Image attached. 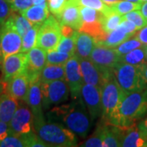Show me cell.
<instances>
[{
  "label": "cell",
  "instance_id": "6da1fadb",
  "mask_svg": "<svg viewBox=\"0 0 147 147\" xmlns=\"http://www.w3.org/2000/svg\"><path fill=\"white\" fill-rule=\"evenodd\" d=\"M47 117L49 121L63 123L64 126L81 137H87L92 123V119L81 97L68 104L53 106L47 113Z\"/></svg>",
  "mask_w": 147,
  "mask_h": 147
},
{
  "label": "cell",
  "instance_id": "7a4b0ae2",
  "mask_svg": "<svg viewBox=\"0 0 147 147\" xmlns=\"http://www.w3.org/2000/svg\"><path fill=\"white\" fill-rule=\"evenodd\" d=\"M100 89L102 119L107 123L118 127L119 121V106L125 94L117 82L114 70L107 74Z\"/></svg>",
  "mask_w": 147,
  "mask_h": 147
},
{
  "label": "cell",
  "instance_id": "3957f363",
  "mask_svg": "<svg viewBox=\"0 0 147 147\" xmlns=\"http://www.w3.org/2000/svg\"><path fill=\"white\" fill-rule=\"evenodd\" d=\"M34 126L38 136L48 146L72 147L77 146L76 134L63 124L46 122L45 119L34 121Z\"/></svg>",
  "mask_w": 147,
  "mask_h": 147
},
{
  "label": "cell",
  "instance_id": "277c9868",
  "mask_svg": "<svg viewBox=\"0 0 147 147\" xmlns=\"http://www.w3.org/2000/svg\"><path fill=\"white\" fill-rule=\"evenodd\" d=\"M147 114V88L124 96L119 106V125L126 129Z\"/></svg>",
  "mask_w": 147,
  "mask_h": 147
},
{
  "label": "cell",
  "instance_id": "5b68a950",
  "mask_svg": "<svg viewBox=\"0 0 147 147\" xmlns=\"http://www.w3.org/2000/svg\"><path fill=\"white\" fill-rule=\"evenodd\" d=\"M143 66H137L119 62L114 69L117 82L125 95L147 88L142 73Z\"/></svg>",
  "mask_w": 147,
  "mask_h": 147
},
{
  "label": "cell",
  "instance_id": "8992f818",
  "mask_svg": "<svg viewBox=\"0 0 147 147\" xmlns=\"http://www.w3.org/2000/svg\"><path fill=\"white\" fill-rule=\"evenodd\" d=\"M40 86L42 108L44 110L50 109L52 106L61 105L68 100L70 91L65 79L55 80L50 83H41Z\"/></svg>",
  "mask_w": 147,
  "mask_h": 147
},
{
  "label": "cell",
  "instance_id": "52a82bcc",
  "mask_svg": "<svg viewBox=\"0 0 147 147\" xmlns=\"http://www.w3.org/2000/svg\"><path fill=\"white\" fill-rule=\"evenodd\" d=\"M61 36L60 22L56 16L50 15L39 26L36 46L45 51L56 50Z\"/></svg>",
  "mask_w": 147,
  "mask_h": 147
},
{
  "label": "cell",
  "instance_id": "ba28073f",
  "mask_svg": "<svg viewBox=\"0 0 147 147\" xmlns=\"http://www.w3.org/2000/svg\"><path fill=\"white\" fill-rule=\"evenodd\" d=\"M0 39L4 58L21 52L22 36L16 30L11 17L0 27Z\"/></svg>",
  "mask_w": 147,
  "mask_h": 147
},
{
  "label": "cell",
  "instance_id": "9c48e42d",
  "mask_svg": "<svg viewBox=\"0 0 147 147\" xmlns=\"http://www.w3.org/2000/svg\"><path fill=\"white\" fill-rule=\"evenodd\" d=\"M65 74L72 99H79L81 97V90L84 81L81 72L79 57L76 54L73 55L65 64Z\"/></svg>",
  "mask_w": 147,
  "mask_h": 147
},
{
  "label": "cell",
  "instance_id": "30bf717a",
  "mask_svg": "<svg viewBox=\"0 0 147 147\" xmlns=\"http://www.w3.org/2000/svg\"><path fill=\"white\" fill-rule=\"evenodd\" d=\"M120 57L121 56L117 53L115 48L96 43L89 58L101 71L106 72L114 70L116 65L120 62Z\"/></svg>",
  "mask_w": 147,
  "mask_h": 147
},
{
  "label": "cell",
  "instance_id": "8fae6325",
  "mask_svg": "<svg viewBox=\"0 0 147 147\" xmlns=\"http://www.w3.org/2000/svg\"><path fill=\"white\" fill-rule=\"evenodd\" d=\"M8 125L11 135H21L33 131L34 115L29 105H19Z\"/></svg>",
  "mask_w": 147,
  "mask_h": 147
},
{
  "label": "cell",
  "instance_id": "7c38bea8",
  "mask_svg": "<svg viewBox=\"0 0 147 147\" xmlns=\"http://www.w3.org/2000/svg\"><path fill=\"white\" fill-rule=\"evenodd\" d=\"M81 98L86 105L92 121L102 114L101 89L100 87L84 84L81 90Z\"/></svg>",
  "mask_w": 147,
  "mask_h": 147
},
{
  "label": "cell",
  "instance_id": "4fadbf2b",
  "mask_svg": "<svg viewBox=\"0 0 147 147\" xmlns=\"http://www.w3.org/2000/svg\"><path fill=\"white\" fill-rule=\"evenodd\" d=\"M28 62L26 69L30 83L39 81L40 73L47 65V53L42 47H33L28 53Z\"/></svg>",
  "mask_w": 147,
  "mask_h": 147
},
{
  "label": "cell",
  "instance_id": "5bb4252c",
  "mask_svg": "<svg viewBox=\"0 0 147 147\" xmlns=\"http://www.w3.org/2000/svg\"><path fill=\"white\" fill-rule=\"evenodd\" d=\"M28 56L26 53H19L4 58L2 66L3 80L8 83L15 76L26 71Z\"/></svg>",
  "mask_w": 147,
  "mask_h": 147
},
{
  "label": "cell",
  "instance_id": "9a60e30c",
  "mask_svg": "<svg viewBox=\"0 0 147 147\" xmlns=\"http://www.w3.org/2000/svg\"><path fill=\"white\" fill-rule=\"evenodd\" d=\"M79 59L84 84H92L100 88L107 74L113 71H101L90 58L79 57Z\"/></svg>",
  "mask_w": 147,
  "mask_h": 147
},
{
  "label": "cell",
  "instance_id": "2e32d148",
  "mask_svg": "<svg viewBox=\"0 0 147 147\" xmlns=\"http://www.w3.org/2000/svg\"><path fill=\"white\" fill-rule=\"evenodd\" d=\"M54 16L57 17L61 25L69 26L78 31L83 25L80 7L71 0H67L63 8Z\"/></svg>",
  "mask_w": 147,
  "mask_h": 147
},
{
  "label": "cell",
  "instance_id": "e0dca14e",
  "mask_svg": "<svg viewBox=\"0 0 147 147\" xmlns=\"http://www.w3.org/2000/svg\"><path fill=\"white\" fill-rule=\"evenodd\" d=\"M30 83L26 71L15 76L7 83V93L18 100L27 102Z\"/></svg>",
  "mask_w": 147,
  "mask_h": 147
},
{
  "label": "cell",
  "instance_id": "ac0fdd59",
  "mask_svg": "<svg viewBox=\"0 0 147 147\" xmlns=\"http://www.w3.org/2000/svg\"><path fill=\"white\" fill-rule=\"evenodd\" d=\"M41 83L37 81L30 84L27 105L30 108L32 114L34 115V121L45 119L43 112H42V91H41Z\"/></svg>",
  "mask_w": 147,
  "mask_h": 147
},
{
  "label": "cell",
  "instance_id": "d6986e66",
  "mask_svg": "<svg viewBox=\"0 0 147 147\" xmlns=\"http://www.w3.org/2000/svg\"><path fill=\"white\" fill-rule=\"evenodd\" d=\"M124 129L105 122L102 123L103 147L121 146Z\"/></svg>",
  "mask_w": 147,
  "mask_h": 147
},
{
  "label": "cell",
  "instance_id": "ffe728a7",
  "mask_svg": "<svg viewBox=\"0 0 147 147\" xmlns=\"http://www.w3.org/2000/svg\"><path fill=\"white\" fill-rule=\"evenodd\" d=\"M96 43L91 35L78 31L75 37V54L80 58H89Z\"/></svg>",
  "mask_w": 147,
  "mask_h": 147
},
{
  "label": "cell",
  "instance_id": "44dd1931",
  "mask_svg": "<svg viewBox=\"0 0 147 147\" xmlns=\"http://www.w3.org/2000/svg\"><path fill=\"white\" fill-rule=\"evenodd\" d=\"M19 106L18 100L11 96L7 92L0 96V121L7 123H10L11 119L16 113Z\"/></svg>",
  "mask_w": 147,
  "mask_h": 147
},
{
  "label": "cell",
  "instance_id": "7402d4cb",
  "mask_svg": "<svg viewBox=\"0 0 147 147\" xmlns=\"http://www.w3.org/2000/svg\"><path fill=\"white\" fill-rule=\"evenodd\" d=\"M147 139L142 135L137 123L124 129V134L121 146L143 147L146 146Z\"/></svg>",
  "mask_w": 147,
  "mask_h": 147
},
{
  "label": "cell",
  "instance_id": "603a6c76",
  "mask_svg": "<svg viewBox=\"0 0 147 147\" xmlns=\"http://www.w3.org/2000/svg\"><path fill=\"white\" fill-rule=\"evenodd\" d=\"M132 36L134 35L128 32L125 26L122 22L115 30L110 32L106 37L105 41L100 42V44L105 45L106 47L115 48L119 45H120L122 42L126 41L127 39Z\"/></svg>",
  "mask_w": 147,
  "mask_h": 147
},
{
  "label": "cell",
  "instance_id": "cb8c5ba5",
  "mask_svg": "<svg viewBox=\"0 0 147 147\" xmlns=\"http://www.w3.org/2000/svg\"><path fill=\"white\" fill-rule=\"evenodd\" d=\"M48 5H34L21 11V14L31 22L33 25L42 24L47 19L49 14Z\"/></svg>",
  "mask_w": 147,
  "mask_h": 147
},
{
  "label": "cell",
  "instance_id": "d4e9b609",
  "mask_svg": "<svg viewBox=\"0 0 147 147\" xmlns=\"http://www.w3.org/2000/svg\"><path fill=\"white\" fill-rule=\"evenodd\" d=\"M60 79H65V65L47 64L40 73L39 81L41 83H50Z\"/></svg>",
  "mask_w": 147,
  "mask_h": 147
},
{
  "label": "cell",
  "instance_id": "484cf974",
  "mask_svg": "<svg viewBox=\"0 0 147 147\" xmlns=\"http://www.w3.org/2000/svg\"><path fill=\"white\" fill-rule=\"evenodd\" d=\"M79 31L84 32L89 34L95 39L96 43H100L105 41L109 34L104 30L101 21H94V22H83V25L79 29Z\"/></svg>",
  "mask_w": 147,
  "mask_h": 147
},
{
  "label": "cell",
  "instance_id": "4316f807",
  "mask_svg": "<svg viewBox=\"0 0 147 147\" xmlns=\"http://www.w3.org/2000/svg\"><path fill=\"white\" fill-rule=\"evenodd\" d=\"M120 62L137 66H144L147 63L145 45L136 48L124 55H122L120 57Z\"/></svg>",
  "mask_w": 147,
  "mask_h": 147
},
{
  "label": "cell",
  "instance_id": "83f0119b",
  "mask_svg": "<svg viewBox=\"0 0 147 147\" xmlns=\"http://www.w3.org/2000/svg\"><path fill=\"white\" fill-rule=\"evenodd\" d=\"M123 20V16L122 15H119L111 10L108 13L104 14V16L101 20V24L104 30L107 34H110V32L115 30Z\"/></svg>",
  "mask_w": 147,
  "mask_h": 147
},
{
  "label": "cell",
  "instance_id": "f1b7e54d",
  "mask_svg": "<svg viewBox=\"0 0 147 147\" xmlns=\"http://www.w3.org/2000/svg\"><path fill=\"white\" fill-rule=\"evenodd\" d=\"M41 24H35L30 29L26 34L22 37V48L21 53H27L30 49L34 47L37 44L38 31Z\"/></svg>",
  "mask_w": 147,
  "mask_h": 147
},
{
  "label": "cell",
  "instance_id": "f546056e",
  "mask_svg": "<svg viewBox=\"0 0 147 147\" xmlns=\"http://www.w3.org/2000/svg\"><path fill=\"white\" fill-rule=\"evenodd\" d=\"M18 13L19 12L13 11L10 17L14 24V26L16 27V30L23 37L30 29H31V27L34 25L23 15H21V13L20 14Z\"/></svg>",
  "mask_w": 147,
  "mask_h": 147
},
{
  "label": "cell",
  "instance_id": "4dcf8cb0",
  "mask_svg": "<svg viewBox=\"0 0 147 147\" xmlns=\"http://www.w3.org/2000/svg\"><path fill=\"white\" fill-rule=\"evenodd\" d=\"M110 7L115 12L123 16L131 11L139 10L141 7V3H133L130 1H127V0H123V1L120 0L112 5H110Z\"/></svg>",
  "mask_w": 147,
  "mask_h": 147
},
{
  "label": "cell",
  "instance_id": "1f68e13d",
  "mask_svg": "<svg viewBox=\"0 0 147 147\" xmlns=\"http://www.w3.org/2000/svg\"><path fill=\"white\" fill-rule=\"evenodd\" d=\"M79 7H88L100 11L103 14H106L112 10L109 5H106L102 0H71Z\"/></svg>",
  "mask_w": 147,
  "mask_h": 147
},
{
  "label": "cell",
  "instance_id": "d6a6232c",
  "mask_svg": "<svg viewBox=\"0 0 147 147\" xmlns=\"http://www.w3.org/2000/svg\"><path fill=\"white\" fill-rule=\"evenodd\" d=\"M76 34L74 37L61 36L56 50H57L60 53H67L71 56L74 55L75 54V37H76Z\"/></svg>",
  "mask_w": 147,
  "mask_h": 147
},
{
  "label": "cell",
  "instance_id": "836d02e7",
  "mask_svg": "<svg viewBox=\"0 0 147 147\" xmlns=\"http://www.w3.org/2000/svg\"><path fill=\"white\" fill-rule=\"evenodd\" d=\"M80 13L83 19V22H94L101 21L104 14L100 11L88 7H80Z\"/></svg>",
  "mask_w": 147,
  "mask_h": 147
},
{
  "label": "cell",
  "instance_id": "e575fe53",
  "mask_svg": "<svg viewBox=\"0 0 147 147\" xmlns=\"http://www.w3.org/2000/svg\"><path fill=\"white\" fill-rule=\"evenodd\" d=\"M142 46H143L142 42L135 36H132L129 38L128 39H127L126 41L122 42L120 45L115 47V49L117 53L120 56H122V55H124V54L129 53L136 48L142 47Z\"/></svg>",
  "mask_w": 147,
  "mask_h": 147
},
{
  "label": "cell",
  "instance_id": "d590c367",
  "mask_svg": "<svg viewBox=\"0 0 147 147\" xmlns=\"http://www.w3.org/2000/svg\"><path fill=\"white\" fill-rule=\"evenodd\" d=\"M72 56L58 52L57 50L47 51V64L53 65H65Z\"/></svg>",
  "mask_w": 147,
  "mask_h": 147
},
{
  "label": "cell",
  "instance_id": "8d00e7d4",
  "mask_svg": "<svg viewBox=\"0 0 147 147\" xmlns=\"http://www.w3.org/2000/svg\"><path fill=\"white\" fill-rule=\"evenodd\" d=\"M85 147H102L103 146V137H102V123L96 127V131L92 137L81 145Z\"/></svg>",
  "mask_w": 147,
  "mask_h": 147
},
{
  "label": "cell",
  "instance_id": "74e56055",
  "mask_svg": "<svg viewBox=\"0 0 147 147\" xmlns=\"http://www.w3.org/2000/svg\"><path fill=\"white\" fill-rule=\"evenodd\" d=\"M123 19L133 22L136 25V26L137 27L138 30L142 29L147 25L146 20L144 18V16H142V12L140 11V10L131 11L130 12L123 15Z\"/></svg>",
  "mask_w": 147,
  "mask_h": 147
},
{
  "label": "cell",
  "instance_id": "f35d334b",
  "mask_svg": "<svg viewBox=\"0 0 147 147\" xmlns=\"http://www.w3.org/2000/svg\"><path fill=\"white\" fill-rule=\"evenodd\" d=\"M0 147H26V144L22 135H9L0 142Z\"/></svg>",
  "mask_w": 147,
  "mask_h": 147
},
{
  "label": "cell",
  "instance_id": "ab89813d",
  "mask_svg": "<svg viewBox=\"0 0 147 147\" xmlns=\"http://www.w3.org/2000/svg\"><path fill=\"white\" fill-rule=\"evenodd\" d=\"M13 11L21 13L34 5V0H7Z\"/></svg>",
  "mask_w": 147,
  "mask_h": 147
},
{
  "label": "cell",
  "instance_id": "60d3db41",
  "mask_svg": "<svg viewBox=\"0 0 147 147\" xmlns=\"http://www.w3.org/2000/svg\"><path fill=\"white\" fill-rule=\"evenodd\" d=\"M13 10L7 0H0V27L12 14Z\"/></svg>",
  "mask_w": 147,
  "mask_h": 147
},
{
  "label": "cell",
  "instance_id": "b9f144b4",
  "mask_svg": "<svg viewBox=\"0 0 147 147\" xmlns=\"http://www.w3.org/2000/svg\"><path fill=\"white\" fill-rule=\"evenodd\" d=\"M67 0H47V5L49 11L53 15L57 14L64 7Z\"/></svg>",
  "mask_w": 147,
  "mask_h": 147
},
{
  "label": "cell",
  "instance_id": "7bdbcfd3",
  "mask_svg": "<svg viewBox=\"0 0 147 147\" xmlns=\"http://www.w3.org/2000/svg\"><path fill=\"white\" fill-rule=\"evenodd\" d=\"M9 135H11V132L8 123L0 121V142H3Z\"/></svg>",
  "mask_w": 147,
  "mask_h": 147
},
{
  "label": "cell",
  "instance_id": "ee69618b",
  "mask_svg": "<svg viewBox=\"0 0 147 147\" xmlns=\"http://www.w3.org/2000/svg\"><path fill=\"white\" fill-rule=\"evenodd\" d=\"M134 36L138 38L143 45L147 46V25L142 29L138 30Z\"/></svg>",
  "mask_w": 147,
  "mask_h": 147
},
{
  "label": "cell",
  "instance_id": "f6af8a7d",
  "mask_svg": "<svg viewBox=\"0 0 147 147\" xmlns=\"http://www.w3.org/2000/svg\"><path fill=\"white\" fill-rule=\"evenodd\" d=\"M78 30H75L72 27L66 25H61V35L65 37H74L77 34Z\"/></svg>",
  "mask_w": 147,
  "mask_h": 147
},
{
  "label": "cell",
  "instance_id": "bcb514c9",
  "mask_svg": "<svg viewBox=\"0 0 147 147\" xmlns=\"http://www.w3.org/2000/svg\"><path fill=\"white\" fill-rule=\"evenodd\" d=\"M137 126H138L140 131H141V132L142 133V135L147 139V118L146 119L141 121V122L138 123Z\"/></svg>",
  "mask_w": 147,
  "mask_h": 147
},
{
  "label": "cell",
  "instance_id": "7dc6e473",
  "mask_svg": "<svg viewBox=\"0 0 147 147\" xmlns=\"http://www.w3.org/2000/svg\"><path fill=\"white\" fill-rule=\"evenodd\" d=\"M139 10L142 12V16H144V18L147 21V2H142L141 3V7H140Z\"/></svg>",
  "mask_w": 147,
  "mask_h": 147
},
{
  "label": "cell",
  "instance_id": "c3c4849f",
  "mask_svg": "<svg viewBox=\"0 0 147 147\" xmlns=\"http://www.w3.org/2000/svg\"><path fill=\"white\" fill-rule=\"evenodd\" d=\"M6 92H7V83L3 80H0V96Z\"/></svg>",
  "mask_w": 147,
  "mask_h": 147
},
{
  "label": "cell",
  "instance_id": "681fc988",
  "mask_svg": "<svg viewBox=\"0 0 147 147\" xmlns=\"http://www.w3.org/2000/svg\"><path fill=\"white\" fill-rule=\"evenodd\" d=\"M47 0H34V5H46Z\"/></svg>",
  "mask_w": 147,
  "mask_h": 147
},
{
  "label": "cell",
  "instance_id": "f907efd6",
  "mask_svg": "<svg viewBox=\"0 0 147 147\" xmlns=\"http://www.w3.org/2000/svg\"><path fill=\"white\" fill-rule=\"evenodd\" d=\"M142 73H143V76H144V79L146 80L147 84V63L143 66L142 68Z\"/></svg>",
  "mask_w": 147,
  "mask_h": 147
},
{
  "label": "cell",
  "instance_id": "816d5d0a",
  "mask_svg": "<svg viewBox=\"0 0 147 147\" xmlns=\"http://www.w3.org/2000/svg\"><path fill=\"white\" fill-rule=\"evenodd\" d=\"M3 51H2V47H1V39H0V67L3 66Z\"/></svg>",
  "mask_w": 147,
  "mask_h": 147
},
{
  "label": "cell",
  "instance_id": "f5cc1de1",
  "mask_svg": "<svg viewBox=\"0 0 147 147\" xmlns=\"http://www.w3.org/2000/svg\"><path fill=\"white\" fill-rule=\"evenodd\" d=\"M104 3H105L106 5H112V4H114V3H115L117 2H119V1H120V0H102Z\"/></svg>",
  "mask_w": 147,
  "mask_h": 147
},
{
  "label": "cell",
  "instance_id": "db71d44e",
  "mask_svg": "<svg viewBox=\"0 0 147 147\" xmlns=\"http://www.w3.org/2000/svg\"><path fill=\"white\" fill-rule=\"evenodd\" d=\"M127 1H130V2H133V3H142V0H127Z\"/></svg>",
  "mask_w": 147,
  "mask_h": 147
},
{
  "label": "cell",
  "instance_id": "11a10c76",
  "mask_svg": "<svg viewBox=\"0 0 147 147\" xmlns=\"http://www.w3.org/2000/svg\"><path fill=\"white\" fill-rule=\"evenodd\" d=\"M145 47H146V57H147V46L145 45Z\"/></svg>",
  "mask_w": 147,
  "mask_h": 147
},
{
  "label": "cell",
  "instance_id": "9f6ffc18",
  "mask_svg": "<svg viewBox=\"0 0 147 147\" xmlns=\"http://www.w3.org/2000/svg\"><path fill=\"white\" fill-rule=\"evenodd\" d=\"M142 2H147V0H142Z\"/></svg>",
  "mask_w": 147,
  "mask_h": 147
},
{
  "label": "cell",
  "instance_id": "6f0895ef",
  "mask_svg": "<svg viewBox=\"0 0 147 147\" xmlns=\"http://www.w3.org/2000/svg\"><path fill=\"white\" fill-rule=\"evenodd\" d=\"M0 69H2V67H0ZM0 76H1V74H0ZM0 80H3V79H0Z\"/></svg>",
  "mask_w": 147,
  "mask_h": 147
}]
</instances>
